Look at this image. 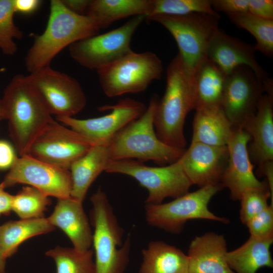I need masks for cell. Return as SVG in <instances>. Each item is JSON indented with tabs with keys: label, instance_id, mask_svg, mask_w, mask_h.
I'll use <instances>...</instances> for the list:
<instances>
[{
	"label": "cell",
	"instance_id": "24",
	"mask_svg": "<svg viewBox=\"0 0 273 273\" xmlns=\"http://www.w3.org/2000/svg\"><path fill=\"white\" fill-rule=\"evenodd\" d=\"M191 143L226 146L234 126L220 108L195 109Z\"/></svg>",
	"mask_w": 273,
	"mask_h": 273
},
{
	"label": "cell",
	"instance_id": "4",
	"mask_svg": "<svg viewBox=\"0 0 273 273\" xmlns=\"http://www.w3.org/2000/svg\"><path fill=\"white\" fill-rule=\"evenodd\" d=\"M158 99H151L144 113L118 131L108 145L111 160L152 161L159 165L177 161L186 149L169 146L157 136L154 118Z\"/></svg>",
	"mask_w": 273,
	"mask_h": 273
},
{
	"label": "cell",
	"instance_id": "40",
	"mask_svg": "<svg viewBox=\"0 0 273 273\" xmlns=\"http://www.w3.org/2000/svg\"><path fill=\"white\" fill-rule=\"evenodd\" d=\"M64 6L71 11L85 15L90 0H61Z\"/></svg>",
	"mask_w": 273,
	"mask_h": 273
},
{
	"label": "cell",
	"instance_id": "3",
	"mask_svg": "<svg viewBox=\"0 0 273 273\" xmlns=\"http://www.w3.org/2000/svg\"><path fill=\"white\" fill-rule=\"evenodd\" d=\"M99 30L89 17L71 11L61 0L51 1L47 25L41 34L34 37L25 58L26 68L32 73L50 66L53 59L64 48L97 34Z\"/></svg>",
	"mask_w": 273,
	"mask_h": 273
},
{
	"label": "cell",
	"instance_id": "30",
	"mask_svg": "<svg viewBox=\"0 0 273 273\" xmlns=\"http://www.w3.org/2000/svg\"><path fill=\"white\" fill-rule=\"evenodd\" d=\"M94 252L57 246L46 252L56 264V273H95Z\"/></svg>",
	"mask_w": 273,
	"mask_h": 273
},
{
	"label": "cell",
	"instance_id": "2",
	"mask_svg": "<svg viewBox=\"0 0 273 273\" xmlns=\"http://www.w3.org/2000/svg\"><path fill=\"white\" fill-rule=\"evenodd\" d=\"M2 101L15 149L19 156L26 155L35 139L54 120L27 76H14Z\"/></svg>",
	"mask_w": 273,
	"mask_h": 273
},
{
	"label": "cell",
	"instance_id": "43",
	"mask_svg": "<svg viewBox=\"0 0 273 273\" xmlns=\"http://www.w3.org/2000/svg\"><path fill=\"white\" fill-rule=\"evenodd\" d=\"M4 71V68H0V72ZM5 119V115L2 99H0V121Z\"/></svg>",
	"mask_w": 273,
	"mask_h": 273
},
{
	"label": "cell",
	"instance_id": "18",
	"mask_svg": "<svg viewBox=\"0 0 273 273\" xmlns=\"http://www.w3.org/2000/svg\"><path fill=\"white\" fill-rule=\"evenodd\" d=\"M228 157L226 146L191 143L178 160L192 184L202 188L210 185H221Z\"/></svg>",
	"mask_w": 273,
	"mask_h": 273
},
{
	"label": "cell",
	"instance_id": "14",
	"mask_svg": "<svg viewBox=\"0 0 273 273\" xmlns=\"http://www.w3.org/2000/svg\"><path fill=\"white\" fill-rule=\"evenodd\" d=\"M264 93L272 94L250 67L239 66L225 76L221 109L234 127H242Z\"/></svg>",
	"mask_w": 273,
	"mask_h": 273
},
{
	"label": "cell",
	"instance_id": "31",
	"mask_svg": "<svg viewBox=\"0 0 273 273\" xmlns=\"http://www.w3.org/2000/svg\"><path fill=\"white\" fill-rule=\"evenodd\" d=\"M51 203L49 197L31 186L23 187L13 195L11 209L21 219L44 217V211Z\"/></svg>",
	"mask_w": 273,
	"mask_h": 273
},
{
	"label": "cell",
	"instance_id": "22",
	"mask_svg": "<svg viewBox=\"0 0 273 273\" xmlns=\"http://www.w3.org/2000/svg\"><path fill=\"white\" fill-rule=\"evenodd\" d=\"M111 160L107 146H93L83 155L71 165L69 171L72 180L70 196L81 202L88 190Z\"/></svg>",
	"mask_w": 273,
	"mask_h": 273
},
{
	"label": "cell",
	"instance_id": "6",
	"mask_svg": "<svg viewBox=\"0 0 273 273\" xmlns=\"http://www.w3.org/2000/svg\"><path fill=\"white\" fill-rule=\"evenodd\" d=\"M96 71L104 93L115 97L144 91L153 81L161 77L163 68L155 54L131 50Z\"/></svg>",
	"mask_w": 273,
	"mask_h": 273
},
{
	"label": "cell",
	"instance_id": "29",
	"mask_svg": "<svg viewBox=\"0 0 273 273\" xmlns=\"http://www.w3.org/2000/svg\"><path fill=\"white\" fill-rule=\"evenodd\" d=\"M237 27L248 31L255 37V51L272 57L273 55V20L257 17L248 12L227 14Z\"/></svg>",
	"mask_w": 273,
	"mask_h": 273
},
{
	"label": "cell",
	"instance_id": "5",
	"mask_svg": "<svg viewBox=\"0 0 273 273\" xmlns=\"http://www.w3.org/2000/svg\"><path fill=\"white\" fill-rule=\"evenodd\" d=\"M94 228L92 245L95 273H124L129 262L130 239L123 243V230L119 225L106 193L99 188L90 198Z\"/></svg>",
	"mask_w": 273,
	"mask_h": 273
},
{
	"label": "cell",
	"instance_id": "32",
	"mask_svg": "<svg viewBox=\"0 0 273 273\" xmlns=\"http://www.w3.org/2000/svg\"><path fill=\"white\" fill-rule=\"evenodd\" d=\"M14 0H0V50L6 55H13L17 51L14 39H20L23 31L14 23Z\"/></svg>",
	"mask_w": 273,
	"mask_h": 273
},
{
	"label": "cell",
	"instance_id": "35",
	"mask_svg": "<svg viewBox=\"0 0 273 273\" xmlns=\"http://www.w3.org/2000/svg\"><path fill=\"white\" fill-rule=\"evenodd\" d=\"M245 224L251 236L260 238L273 237V204H270Z\"/></svg>",
	"mask_w": 273,
	"mask_h": 273
},
{
	"label": "cell",
	"instance_id": "23",
	"mask_svg": "<svg viewBox=\"0 0 273 273\" xmlns=\"http://www.w3.org/2000/svg\"><path fill=\"white\" fill-rule=\"evenodd\" d=\"M152 0H90L85 15L100 29L130 16L150 15Z\"/></svg>",
	"mask_w": 273,
	"mask_h": 273
},
{
	"label": "cell",
	"instance_id": "34",
	"mask_svg": "<svg viewBox=\"0 0 273 273\" xmlns=\"http://www.w3.org/2000/svg\"><path fill=\"white\" fill-rule=\"evenodd\" d=\"M273 197L268 188L251 189L246 191L242 196L240 218L242 223L246 224L250 219L257 215L269 205L268 199Z\"/></svg>",
	"mask_w": 273,
	"mask_h": 273
},
{
	"label": "cell",
	"instance_id": "12",
	"mask_svg": "<svg viewBox=\"0 0 273 273\" xmlns=\"http://www.w3.org/2000/svg\"><path fill=\"white\" fill-rule=\"evenodd\" d=\"M94 145L83 135L54 120L35 139L26 155L69 170Z\"/></svg>",
	"mask_w": 273,
	"mask_h": 273
},
{
	"label": "cell",
	"instance_id": "9",
	"mask_svg": "<svg viewBox=\"0 0 273 273\" xmlns=\"http://www.w3.org/2000/svg\"><path fill=\"white\" fill-rule=\"evenodd\" d=\"M223 188L221 184L208 185L168 203L146 204L147 222L152 226L172 233L180 232L186 222L191 219H205L227 223V218L215 215L208 208L211 198Z\"/></svg>",
	"mask_w": 273,
	"mask_h": 273
},
{
	"label": "cell",
	"instance_id": "27",
	"mask_svg": "<svg viewBox=\"0 0 273 273\" xmlns=\"http://www.w3.org/2000/svg\"><path fill=\"white\" fill-rule=\"evenodd\" d=\"M226 75L206 58L193 72L195 109L221 108Z\"/></svg>",
	"mask_w": 273,
	"mask_h": 273
},
{
	"label": "cell",
	"instance_id": "7",
	"mask_svg": "<svg viewBox=\"0 0 273 273\" xmlns=\"http://www.w3.org/2000/svg\"><path fill=\"white\" fill-rule=\"evenodd\" d=\"M219 15L194 13L184 15L158 14L146 19L166 28L174 37L186 65L194 72L207 58L212 36L219 28Z\"/></svg>",
	"mask_w": 273,
	"mask_h": 273
},
{
	"label": "cell",
	"instance_id": "1",
	"mask_svg": "<svg viewBox=\"0 0 273 273\" xmlns=\"http://www.w3.org/2000/svg\"><path fill=\"white\" fill-rule=\"evenodd\" d=\"M195 106L193 72L178 53L167 66L165 92L156 107L154 125L158 138L169 146L186 149L185 121Z\"/></svg>",
	"mask_w": 273,
	"mask_h": 273
},
{
	"label": "cell",
	"instance_id": "28",
	"mask_svg": "<svg viewBox=\"0 0 273 273\" xmlns=\"http://www.w3.org/2000/svg\"><path fill=\"white\" fill-rule=\"evenodd\" d=\"M47 218L9 221L0 225V248L7 259L17 251L20 245L33 237L55 230Z\"/></svg>",
	"mask_w": 273,
	"mask_h": 273
},
{
	"label": "cell",
	"instance_id": "19",
	"mask_svg": "<svg viewBox=\"0 0 273 273\" xmlns=\"http://www.w3.org/2000/svg\"><path fill=\"white\" fill-rule=\"evenodd\" d=\"M242 127L250 136L249 157L259 170L273 161V94L266 93L261 97L256 113Z\"/></svg>",
	"mask_w": 273,
	"mask_h": 273
},
{
	"label": "cell",
	"instance_id": "36",
	"mask_svg": "<svg viewBox=\"0 0 273 273\" xmlns=\"http://www.w3.org/2000/svg\"><path fill=\"white\" fill-rule=\"evenodd\" d=\"M213 9L227 14L248 12V0H211Z\"/></svg>",
	"mask_w": 273,
	"mask_h": 273
},
{
	"label": "cell",
	"instance_id": "38",
	"mask_svg": "<svg viewBox=\"0 0 273 273\" xmlns=\"http://www.w3.org/2000/svg\"><path fill=\"white\" fill-rule=\"evenodd\" d=\"M18 157L13 146L8 141L0 140V170L10 169Z\"/></svg>",
	"mask_w": 273,
	"mask_h": 273
},
{
	"label": "cell",
	"instance_id": "11",
	"mask_svg": "<svg viewBox=\"0 0 273 273\" xmlns=\"http://www.w3.org/2000/svg\"><path fill=\"white\" fill-rule=\"evenodd\" d=\"M27 77L51 115L73 117L85 106L86 97L80 83L67 74L48 66Z\"/></svg>",
	"mask_w": 273,
	"mask_h": 273
},
{
	"label": "cell",
	"instance_id": "41",
	"mask_svg": "<svg viewBox=\"0 0 273 273\" xmlns=\"http://www.w3.org/2000/svg\"><path fill=\"white\" fill-rule=\"evenodd\" d=\"M13 195L0 187V215H7L12 211L11 204Z\"/></svg>",
	"mask_w": 273,
	"mask_h": 273
},
{
	"label": "cell",
	"instance_id": "17",
	"mask_svg": "<svg viewBox=\"0 0 273 273\" xmlns=\"http://www.w3.org/2000/svg\"><path fill=\"white\" fill-rule=\"evenodd\" d=\"M254 47L225 33L218 28L209 42L206 57L225 75L237 67H250L268 91H273V84L267 72L256 59Z\"/></svg>",
	"mask_w": 273,
	"mask_h": 273
},
{
	"label": "cell",
	"instance_id": "21",
	"mask_svg": "<svg viewBox=\"0 0 273 273\" xmlns=\"http://www.w3.org/2000/svg\"><path fill=\"white\" fill-rule=\"evenodd\" d=\"M228 252L221 235L207 233L196 237L187 255L188 273H235L227 262Z\"/></svg>",
	"mask_w": 273,
	"mask_h": 273
},
{
	"label": "cell",
	"instance_id": "10",
	"mask_svg": "<svg viewBox=\"0 0 273 273\" xmlns=\"http://www.w3.org/2000/svg\"><path fill=\"white\" fill-rule=\"evenodd\" d=\"M146 15L133 17L122 26L101 34H96L69 47L71 58L81 66L98 70L131 51L132 35Z\"/></svg>",
	"mask_w": 273,
	"mask_h": 273
},
{
	"label": "cell",
	"instance_id": "42",
	"mask_svg": "<svg viewBox=\"0 0 273 273\" xmlns=\"http://www.w3.org/2000/svg\"><path fill=\"white\" fill-rule=\"evenodd\" d=\"M6 259L3 257L0 248V273H6Z\"/></svg>",
	"mask_w": 273,
	"mask_h": 273
},
{
	"label": "cell",
	"instance_id": "8",
	"mask_svg": "<svg viewBox=\"0 0 273 273\" xmlns=\"http://www.w3.org/2000/svg\"><path fill=\"white\" fill-rule=\"evenodd\" d=\"M130 176L145 188L146 204H159L166 198L174 199L189 192L193 185L177 161L165 166L151 167L133 159L111 160L105 171Z\"/></svg>",
	"mask_w": 273,
	"mask_h": 273
},
{
	"label": "cell",
	"instance_id": "33",
	"mask_svg": "<svg viewBox=\"0 0 273 273\" xmlns=\"http://www.w3.org/2000/svg\"><path fill=\"white\" fill-rule=\"evenodd\" d=\"M152 11L148 16L158 14L184 15L194 13L219 15L213 9L211 0H152Z\"/></svg>",
	"mask_w": 273,
	"mask_h": 273
},
{
	"label": "cell",
	"instance_id": "15",
	"mask_svg": "<svg viewBox=\"0 0 273 273\" xmlns=\"http://www.w3.org/2000/svg\"><path fill=\"white\" fill-rule=\"evenodd\" d=\"M17 184L34 187L48 196L58 199L70 197L72 189L69 170L28 155L18 157L1 183L0 187L5 189Z\"/></svg>",
	"mask_w": 273,
	"mask_h": 273
},
{
	"label": "cell",
	"instance_id": "20",
	"mask_svg": "<svg viewBox=\"0 0 273 273\" xmlns=\"http://www.w3.org/2000/svg\"><path fill=\"white\" fill-rule=\"evenodd\" d=\"M47 218L67 236L74 248L81 251L90 249L93 234L82 202L71 196L58 199L53 213Z\"/></svg>",
	"mask_w": 273,
	"mask_h": 273
},
{
	"label": "cell",
	"instance_id": "16",
	"mask_svg": "<svg viewBox=\"0 0 273 273\" xmlns=\"http://www.w3.org/2000/svg\"><path fill=\"white\" fill-rule=\"evenodd\" d=\"M250 141V135L242 127H234L226 145L228 161L221 184L230 190L234 200H240L248 190L268 188L266 182L259 181L254 173L248 151Z\"/></svg>",
	"mask_w": 273,
	"mask_h": 273
},
{
	"label": "cell",
	"instance_id": "37",
	"mask_svg": "<svg viewBox=\"0 0 273 273\" xmlns=\"http://www.w3.org/2000/svg\"><path fill=\"white\" fill-rule=\"evenodd\" d=\"M248 12L260 18L273 20V1L248 0Z\"/></svg>",
	"mask_w": 273,
	"mask_h": 273
},
{
	"label": "cell",
	"instance_id": "39",
	"mask_svg": "<svg viewBox=\"0 0 273 273\" xmlns=\"http://www.w3.org/2000/svg\"><path fill=\"white\" fill-rule=\"evenodd\" d=\"M39 0H14L15 12L22 14H30L35 12L40 6Z\"/></svg>",
	"mask_w": 273,
	"mask_h": 273
},
{
	"label": "cell",
	"instance_id": "25",
	"mask_svg": "<svg viewBox=\"0 0 273 273\" xmlns=\"http://www.w3.org/2000/svg\"><path fill=\"white\" fill-rule=\"evenodd\" d=\"M273 237L260 238L250 236L242 245L228 251L226 261L235 273H256L262 267H273L270 247Z\"/></svg>",
	"mask_w": 273,
	"mask_h": 273
},
{
	"label": "cell",
	"instance_id": "26",
	"mask_svg": "<svg viewBox=\"0 0 273 273\" xmlns=\"http://www.w3.org/2000/svg\"><path fill=\"white\" fill-rule=\"evenodd\" d=\"M139 273H188V257L177 248L160 241L143 249Z\"/></svg>",
	"mask_w": 273,
	"mask_h": 273
},
{
	"label": "cell",
	"instance_id": "13",
	"mask_svg": "<svg viewBox=\"0 0 273 273\" xmlns=\"http://www.w3.org/2000/svg\"><path fill=\"white\" fill-rule=\"evenodd\" d=\"M142 102L129 98L120 99L113 105L99 107L100 111L111 110L103 116L79 119L73 117H56V120L83 135L95 145L108 146L113 136L147 109Z\"/></svg>",
	"mask_w": 273,
	"mask_h": 273
}]
</instances>
